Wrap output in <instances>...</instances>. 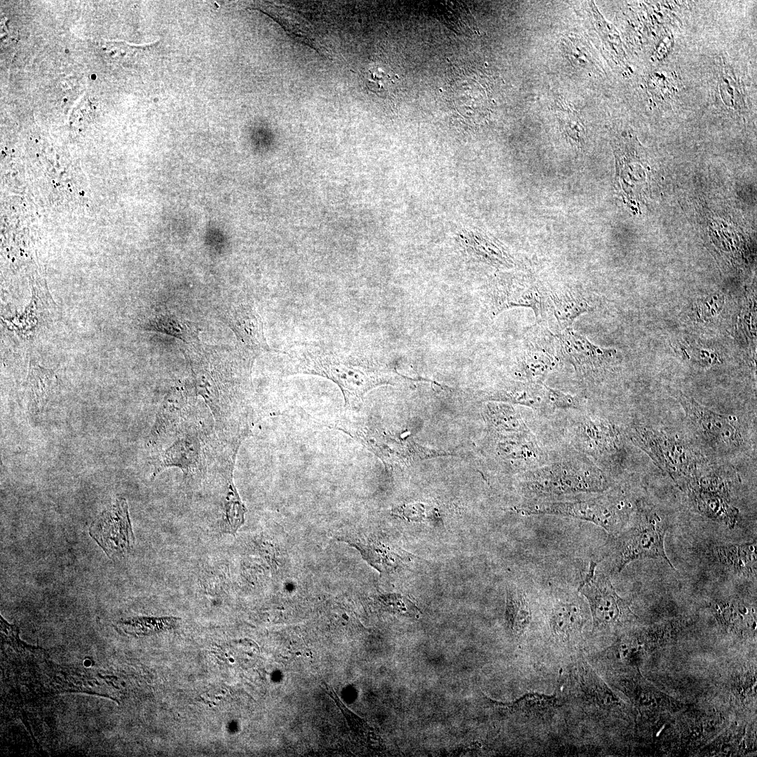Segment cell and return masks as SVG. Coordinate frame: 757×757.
I'll use <instances>...</instances> for the list:
<instances>
[{"instance_id":"e0dca14e","label":"cell","mask_w":757,"mask_h":757,"mask_svg":"<svg viewBox=\"0 0 757 757\" xmlns=\"http://www.w3.org/2000/svg\"><path fill=\"white\" fill-rule=\"evenodd\" d=\"M452 100L459 113L469 118H482L488 114V96L476 81L466 78L452 87Z\"/></svg>"},{"instance_id":"5bb4252c","label":"cell","mask_w":757,"mask_h":757,"mask_svg":"<svg viewBox=\"0 0 757 757\" xmlns=\"http://www.w3.org/2000/svg\"><path fill=\"white\" fill-rule=\"evenodd\" d=\"M683 403L689 417L702 435L717 444H737L740 439L737 430L725 417L716 414L697 404L695 402L682 397Z\"/></svg>"},{"instance_id":"9c48e42d","label":"cell","mask_w":757,"mask_h":757,"mask_svg":"<svg viewBox=\"0 0 757 757\" xmlns=\"http://www.w3.org/2000/svg\"><path fill=\"white\" fill-rule=\"evenodd\" d=\"M613 144L620 185L631 199H636L647 186L650 167L646 152L637 137L630 133L621 135Z\"/></svg>"},{"instance_id":"4fadbf2b","label":"cell","mask_w":757,"mask_h":757,"mask_svg":"<svg viewBox=\"0 0 757 757\" xmlns=\"http://www.w3.org/2000/svg\"><path fill=\"white\" fill-rule=\"evenodd\" d=\"M586 623V613L578 599L557 600L549 615L552 635L561 642H570L579 638Z\"/></svg>"},{"instance_id":"3957f363","label":"cell","mask_w":757,"mask_h":757,"mask_svg":"<svg viewBox=\"0 0 757 757\" xmlns=\"http://www.w3.org/2000/svg\"><path fill=\"white\" fill-rule=\"evenodd\" d=\"M668 527L655 513L641 511L634 524L618 537L615 569L620 572L628 564L646 558L662 559L674 569L664 550Z\"/></svg>"},{"instance_id":"f1b7e54d","label":"cell","mask_w":757,"mask_h":757,"mask_svg":"<svg viewBox=\"0 0 757 757\" xmlns=\"http://www.w3.org/2000/svg\"><path fill=\"white\" fill-rule=\"evenodd\" d=\"M397 513L409 521L418 522L432 519L433 517L432 513L423 504L405 505L397 510Z\"/></svg>"},{"instance_id":"ac0fdd59","label":"cell","mask_w":757,"mask_h":757,"mask_svg":"<svg viewBox=\"0 0 757 757\" xmlns=\"http://www.w3.org/2000/svg\"><path fill=\"white\" fill-rule=\"evenodd\" d=\"M57 386V378L52 370L36 362H30L26 380V392L32 409L41 411Z\"/></svg>"},{"instance_id":"4316f807","label":"cell","mask_w":757,"mask_h":757,"mask_svg":"<svg viewBox=\"0 0 757 757\" xmlns=\"http://www.w3.org/2000/svg\"><path fill=\"white\" fill-rule=\"evenodd\" d=\"M580 436L585 447L591 450L602 449L611 440L608 428L592 421L582 425Z\"/></svg>"},{"instance_id":"277c9868","label":"cell","mask_w":757,"mask_h":757,"mask_svg":"<svg viewBox=\"0 0 757 757\" xmlns=\"http://www.w3.org/2000/svg\"><path fill=\"white\" fill-rule=\"evenodd\" d=\"M526 484L532 492L552 495L598 492L607 486L603 474L596 468L573 463L531 473L527 477Z\"/></svg>"},{"instance_id":"d6986e66","label":"cell","mask_w":757,"mask_h":757,"mask_svg":"<svg viewBox=\"0 0 757 757\" xmlns=\"http://www.w3.org/2000/svg\"><path fill=\"white\" fill-rule=\"evenodd\" d=\"M716 550L718 560L725 568L745 577L756 576V542L723 545L716 547Z\"/></svg>"},{"instance_id":"5b68a950","label":"cell","mask_w":757,"mask_h":757,"mask_svg":"<svg viewBox=\"0 0 757 757\" xmlns=\"http://www.w3.org/2000/svg\"><path fill=\"white\" fill-rule=\"evenodd\" d=\"M517 511L524 514H552L571 517L592 522L611 535L621 532L627 519L623 504L608 498L566 503H546L528 505Z\"/></svg>"},{"instance_id":"603a6c76","label":"cell","mask_w":757,"mask_h":757,"mask_svg":"<svg viewBox=\"0 0 757 757\" xmlns=\"http://www.w3.org/2000/svg\"><path fill=\"white\" fill-rule=\"evenodd\" d=\"M364 79L370 91L384 97L392 90L397 76L388 65L373 62L367 67Z\"/></svg>"},{"instance_id":"7402d4cb","label":"cell","mask_w":757,"mask_h":757,"mask_svg":"<svg viewBox=\"0 0 757 757\" xmlns=\"http://www.w3.org/2000/svg\"><path fill=\"white\" fill-rule=\"evenodd\" d=\"M324 684L327 693L332 697L346 718L355 739L364 746L369 747L374 745L378 737L376 732L343 704L331 686Z\"/></svg>"},{"instance_id":"ffe728a7","label":"cell","mask_w":757,"mask_h":757,"mask_svg":"<svg viewBox=\"0 0 757 757\" xmlns=\"http://www.w3.org/2000/svg\"><path fill=\"white\" fill-rule=\"evenodd\" d=\"M505 620L515 636H521L531 621V611L524 592L514 586L507 589Z\"/></svg>"},{"instance_id":"9a60e30c","label":"cell","mask_w":757,"mask_h":757,"mask_svg":"<svg viewBox=\"0 0 757 757\" xmlns=\"http://www.w3.org/2000/svg\"><path fill=\"white\" fill-rule=\"evenodd\" d=\"M228 323L238 340L250 350H271L264 334L261 318L251 305L243 304L233 308L228 315Z\"/></svg>"},{"instance_id":"7c38bea8","label":"cell","mask_w":757,"mask_h":757,"mask_svg":"<svg viewBox=\"0 0 757 757\" xmlns=\"http://www.w3.org/2000/svg\"><path fill=\"white\" fill-rule=\"evenodd\" d=\"M495 397L536 409L569 408L579 405L577 397L540 383L529 381L511 383L497 390Z\"/></svg>"},{"instance_id":"83f0119b","label":"cell","mask_w":757,"mask_h":757,"mask_svg":"<svg viewBox=\"0 0 757 757\" xmlns=\"http://www.w3.org/2000/svg\"><path fill=\"white\" fill-rule=\"evenodd\" d=\"M166 621L154 618H137L121 621L120 625L128 633L146 634L160 630Z\"/></svg>"},{"instance_id":"6da1fadb","label":"cell","mask_w":757,"mask_h":757,"mask_svg":"<svg viewBox=\"0 0 757 757\" xmlns=\"http://www.w3.org/2000/svg\"><path fill=\"white\" fill-rule=\"evenodd\" d=\"M155 449L152 477L164 469L179 468L189 480H200L214 468L232 479L238 447L219 430L214 421L192 406L166 402L148 437Z\"/></svg>"},{"instance_id":"d4e9b609","label":"cell","mask_w":757,"mask_h":757,"mask_svg":"<svg viewBox=\"0 0 757 757\" xmlns=\"http://www.w3.org/2000/svg\"><path fill=\"white\" fill-rule=\"evenodd\" d=\"M189 322L172 315H160L146 323L145 329L162 332L184 341H189L195 335Z\"/></svg>"},{"instance_id":"44dd1931","label":"cell","mask_w":757,"mask_h":757,"mask_svg":"<svg viewBox=\"0 0 757 757\" xmlns=\"http://www.w3.org/2000/svg\"><path fill=\"white\" fill-rule=\"evenodd\" d=\"M559 704L556 695L531 693L504 706L511 712L528 718H540L551 714L559 706Z\"/></svg>"},{"instance_id":"cb8c5ba5","label":"cell","mask_w":757,"mask_h":757,"mask_svg":"<svg viewBox=\"0 0 757 757\" xmlns=\"http://www.w3.org/2000/svg\"><path fill=\"white\" fill-rule=\"evenodd\" d=\"M245 507L242 503L234 485L231 486L228 489L224 503L222 531L234 536L245 521Z\"/></svg>"},{"instance_id":"ba28073f","label":"cell","mask_w":757,"mask_h":757,"mask_svg":"<svg viewBox=\"0 0 757 757\" xmlns=\"http://www.w3.org/2000/svg\"><path fill=\"white\" fill-rule=\"evenodd\" d=\"M491 313L496 315L514 307L531 308L537 320H541L550 307L549 299L534 283L526 279H500L487 289Z\"/></svg>"},{"instance_id":"8fae6325","label":"cell","mask_w":757,"mask_h":757,"mask_svg":"<svg viewBox=\"0 0 757 757\" xmlns=\"http://www.w3.org/2000/svg\"><path fill=\"white\" fill-rule=\"evenodd\" d=\"M533 329L528 335L519 359L521 376L527 381L538 383L559 362L552 336L543 329Z\"/></svg>"},{"instance_id":"7a4b0ae2","label":"cell","mask_w":757,"mask_h":757,"mask_svg":"<svg viewBox=\"0 0 757 757\" xmlns=\"http://www.w3.org/2000/svg\"><path fill=\"white\" fill-rule=\"evenodd\" d=\"M289 374L325 377L338 385L346 404L355 405L374 388L390 383L393 374L369 356L318 343H300L285 352Z\"/></svg>"},{"instance_id":"484cf974","label":"cell","mask_w":757,"mask_h":757,"mask_svg":"<svg viewBox=\"0 0 757 757\" xmlns=\"http://www.w3.org/2000/svg\"><path fill=\"white\" fill-rule=\"evenodd\" d=\"M563 46L568 60L575 67L583 70H591L594 67V58L589 47L583 41L568 37Z\"/></svg>"},{"instance_id":"8992f818","label":"cell","mask_w":757,"mask_h":757,"mask_svg":"<svg viewBox=\"0 0 757 757\" xmlns=\"http://www.w3.org/2000/svg\"><path fill=\"white\" fill-rule=\"evenodd\" d=\"M596 562L590 564L578 588L588 601L594 630L620 626L634 615L628 602L617 594L609 578L596 573Z\"/></svg>"},{"instance_id":"30bf717a","label":"cell","mask_w":757,"mask_h":757,"mask_svg":"<svg viewBox=\"0 0 757 757\" xmlns=\"http://www.w3.org/2000/svg\"><path fill=\"white\" fill-rule=\"evenodd\" d=\"M556 337L562 356L585 377L606 367L616 355L615 349L597 346L572 328L564 329Z\"/></svg>"},{"instance_id":"52a82bcc","label":"cell","mask_w":757,"mask_h":757,"mask_svg":"<svg viewBox=\"0 0 757 757\" xmlns=\"http://www.w3.org/2000/svg\"><path fill=\"white\" fill-rule=\"evenodd\" d=\"M89 534L109 557L129 551L134 545L135 536L126 500L116 498L93 521Z\"/></svg>"},{"instance_id":"2e32d148","label":"cell","mask_w":757,"mask_h":757,"mask_svg":"<svg viewBox=\"0 0 757 757\" xmlns=\"http://www.w3.org/2000/svg\"><path fill=\"white\" fill-rule=\"evenodd\" d=\"M548 299L554 315L563 330L571 328L577 318L593 308L590 297L583 289H554Z\"/></svg>"}]
</instances>
